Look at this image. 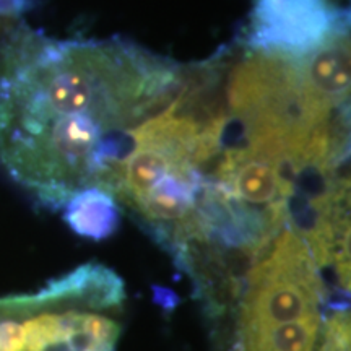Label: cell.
Listing matches in <instances>:
<instances>
[{"mask_svg": "<svg viewBox=\"0 0 351 351\" xmlns=\"http://www.w3.org/2000/svg\"><path fill=\"white\" fill-rule=\"evenodd\" d=\"M184 70L121 39L21 33L0 52V165L47 207L111 194L130 134L168 108Z\"/></svg>", "mask_w": 351, "mask_h": 351, "instance_id": "obj_1", "label": "cell"}, {"mask_svg": "<svg viewBox=\"0 0 351 351\" xmlns=\"http://www.w3.org/2000/svg\"><path fill=\"white\" fill-rule=\"evenodd\" d=\"M348 25L332 0H254L247 49L302 57Z\"/></svg>", "mask_w": 351, "mask_h": 351, "instance_id": "obj_2", "label": "cell"}, {"mask_svg": "<svg viewBox=\"0 0 351 351\" xmlns=\"http://www.w3.org/2000/svg\"><path fill=\"white\" fill-rule=\"evenodd\" d=\"M77 322L67 298L49 285L36 295L0 300V351H75L70 333Z\"/></svg>", "mask_w": 351, "mask_h": 351, "instance_id": "obj_3", "label": "cell"}, {"mask_svg": "<svg viewBox=\"0 0 351 351\" xmlns=\"http://www.w3.org/2000/svg\"><path fill=\"white\" fill-rule=\"evenodd\" d=\"M307 95L332 112L348 109L350 103V33L339 32L309 54L296 57Z\"/></svg>", "mask_w": 351, "mask_h": 351, "instance_id": "obj_4", "label": "cell"}, {"mask_svg": "<svg viewBox=\"0 0 351 351\" xmlns=\"http://www.w3.org/2000/svg\"><path fill=\"white\" fill-rule=\"evenodd\" d=\"M62 208L67 225L83 238L103 241L119 228L117 200L101 187L83 189L70 197Z\"/></svg>", "mask_w": 351, "mask_h": 351, "instance_id": "obj_5", "label": "cell"}]
</instances>
